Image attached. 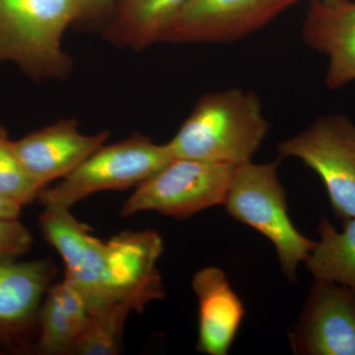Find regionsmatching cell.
I'll list each match as a JSON object with an SVG mask.
<instances>
[{
	"label": "cell",
	"instance_id": "obj_22",
	"mask_svg": "<svg viewBox=\"0 0 355 355\" xmlns=\"http://www.w3.org/2000/svg\"><path fill=\"white\" fill-rule=\"evenodd\" d=\"M164 296H165V291H163L162 295H161L160 297H159L158 299H155V300H160V299L164 298ZM149 303H150V302H149ZM147 304H148V303H144V304H140V306H141V307L144 308V307H146V306Z\"/></svg>",
	"mask_w": 355,
	"mask_h": 355
},
{
	"label": "cell",
	"instance_id": "obj_17",
	"mask_svg": "<svg viewBox=\"0 0 355 355\" xmlns=\"http://www.w3.org/2000/svg\"><path fill=\"white\" fill-rule=\"evenodd\" d=\"M132 310L141 313L144 308L133 299H125L90 313L85 328L76 340L72 354H120L125 321Z\"/></svg>",
	"mask_w": 355,
	"mask_h": 355
},
{
	"label": "cell",
	"instance_id": "obj_1",
	"mask_svg": "<svg viewBox=\"0 0 355 355\" xmlns=\"http://www.w3.org/2000/svg\"><path fill=\"white\" fill-rule=\"evenodd\" d=\"M39 224L64 261V279L81 292L90 313L125 299L144 304L162 295L157 263L164 245L156 231L123 232L105 242L70 209L58 207H44Z\"/></svg>",
	"mask_w": 355,
	"mask_h": 355
},
{
	"label": "cell",
	"instance_id": "obj_19",
	"mask_svg": "<svg viewBox=\"0 0 355 355\" xmlns=\"http://www.w3.org/2000/svg\"><path fill=\"white\" fill-rule=\"evenodd\" d=\"M32 244L31 232L19 218L0 217V265L19 260Z\"/></svg>",
	"mask_w": 355,
	"mask_h": 355
},
{
	"label": "cell",
	"instance_id": "obj_21",
	"mask_svg": "<svg viewBox=\"0 0 355 355\" xmlns=\"http://www.w3.org/2000/svg\"><path fill=\"white\" fill-rule=\"evenodd\" d=\"M22 205L0 196V217L3 218H19Z\"/></svg>",
	"mask_w": 355,
	"mask_h": 355
},
{
	"label": "cell",
	"instance_id": "obj_4",
	"mask_svg": "<svg viewBox=\"0 0 355 355\" xmlns=\"http://www.w3.org/2000/svg\"><path fill=\"white\" fill-rule=\"evenodd\" d=\"M279 165V161L261 164L251 161L236 167L223 205L232 218L272 243L282 272L294 282L298 265L305 263L316 242L299 232L289 217Z\"/></svg>",
	"mask_w": 355,
	"mask_h": 355
},
{
	"label": "cell",
	"instance_id": "obj_20",
	"mask_svg": "<svg viewBox=\"0 0 355 355\" xmlns=\"http://www.w3.org/2000/svg\"><path fill=\"white\" fill-rule=\"evenodd\" d=\"M119 0H78L79 15L76 24H106Z\"/></svg>",
	"mask_w": 355,
	"mask_h": 355
},
{
	"label": "cell",
	"instance_id": "obj_6",
	"mask_svg": "<svg viewBox=\"0 0 355 355\" xmlns=\"http://www.w3.org/2000/svg\"><path fill=\"white\" fill-rule=\"evenodd\" d=\"M280 158L299 159L323 182L336 218L355 217V123L329 114L279 142Z\"/></svg>",
	"mask_w": 355,
	"mask_h": 355
},
{
	"label": "cell",
	"instance_id": "obj_9",
	"mask_svg": "<svg viewBox=\"0 0 355 355\" xmlns=\"http://www.w3.org/2000/svg\"><path fill=\"white\" fill-rule=\"evenodd\" d=\"M289 340L295 354L355 355V291L316 279Z\"/></svg>",
	"mask_w": 355,
	"mask_h": 355
},
{
	"label": "cell",
	"instance_id": "obj_8",
	"mask_svg": "<svg viewBox=\"0 0 355 355\" xmlns=\"http://www.w3.org/2000/svg\"><path fill=\"white\" fill-rule=\"evenodd\" d=\"M301 0H191L166 28L161 43L223 44L265 27Z\"/></svg>",
	"mask_w": 355,
	"mask_h": 355
},
{
	"label": "cell",
	"instance_id": "obj_5",
	"mask_svg": "<svg viewBox=\"0 0 355 355\" xmlns=\"http://www.w3.org/2000/svg\"><path fill=\"white\" fill-rule=\"evenodd\" d=\"M167 144L135 133L128 139L103 146L55 187H46L38 200L43 207L70 209L99 191L137 188L173 160Z\"/></svg>",
	"mask_w": 355,
	"mask_h": 355
},
{
	"label": "cell",
	"instance_id": "obj_16",
	"mask_svg": "<svg viewBox=\"0 0 355 355\" xmlns=\"http://www.w3.org/2000/svg\"><path fill=\"white\" fill-rule=\"evenodd\" d=\"M319 241L305 261L315 279L335 282L355 291V217L343 220L338 231L322 217L317 228Z\"/></svg>",
	"mask_w": 355,
	"mask_h": 355
},
{
	"label": "cell",
	"instance_id": "obj_11",
	"mask_svg": "<svg viewBox=\"0 0 355 355\" xmlns=\"http://www.w3.org/2000/svg\"><path fill=\"white\" fill-rule=\"evenodd\" d=\"M55 275L51 259L0 265V345L24 343Z\"/></svg>",
	"mask_w": 355,
	"mask_h": 355
},
{
	"label": "cell",
	"instance_id": "obj_2",
	"mask_svg": "<svg viewBox=\"0 0 355 355\" xmlns=\"http://www.w3.org/2000/svg\"><path fill=\"white\" fill-rule=\"evenodd\" d=\"M268 132L260 97L231 88L200 98L168 146L174 159L236 168L253 161Z\"/></svg>",
	"mask_w": 355,
	"mask_h": 355
},
{
	"label": "cell",
	"instance_id": "obj_12",
	"mask_svg": "<svg viewBox=\"0 0 355 355\" xmlns=\"http://www.w3.org/2000/svg\"><path fill=\"white\" fill-rule=\"evenodd\" d=\"M301 34L306 46L328 58L327 87L355 81V0H312Z\"/></svg>",
	"mask_w": 355,
	"mask_h": 355
},
{
	"label": "cell",
	"instance_id": "obj_14",
	"mask_svg": "<svg viewBox=\"0 0 355 355\" xmlns=\"http://www.w3.org/2000/svg\"><path fill=\"white\" fill-rule=\"evenodd\" d=\"M191 0H119L103 36L116 48L142 51L161 43L166 28Z\"/></svg>",
	"mask_w": 355,
	"mask_h": 355
},
{
	"label": "cell",
	"instance_id": "obj_15",
	"mask_svg": "<svg viewBox=\"0 0 355 355\" xmlns=\"http://www.w3.org/2000/svg\"><path fill=\"white\" fill-rule=\"evenodd\" d=\"M89 315L90 311L85 298L71 282L64 279L53 284L40 308L36 354H72Z\"/></svg>",
	"mask_w": 355,
	"mask_h": 355
},
{
	"label": "cell",
	"instance_id": "obj_18",
	"mask_svg": "<svg viewBox=\"0 0 355 355\" xmlns=\"http://www.w3.org/2000/svg\"><path fill=\"white\" fill-rule=\"evenodd\" d=\"M42 191L26 171L16 153L14 140L0 123V196L24 207L38 198Z\"/></svg>",
	"mask_w": 355,
	"mask_h": 355
},
{
	"label": "cell",
	"instance_id": "obj_10",
	"mask_svg": "<svg viewBox=\"0 0 355 355\" xmlns=\"http://www.w3.org/2000/svg\"><path fill=\"white\" fill-rule=\"evenodd\" d=\"M110 132L84 135L74 119H62L18 140L14 147L26 171L42 190L71 174L109 139Z\"/></svg>",
	"mask_w": 355,
	"mask_h": 355
},
{
	"label": "cell",
	"instance_id": "obj_13",
	"mask_svg": "<svg viewBox=\"0 0 355 355\" xmlns=\"http://www.w3.org/2000/svg\"><path fill=\"white\" fill-rule=\"evenodd\" d=\"M191 286L198 304V352L227 355L244 319V304L225 272L207 266L193 275Z\"/></svg>",
	"mask_w": 355,
	"mask_h": 355
},
{
	"label": "cell",
	"instance_id": "obj_7",
	"mask_svg": "<svg viewBox=\"0 0 355 355\" xmlns=\"http://www.w3.org/2000/svg\"><path fill=\"white\" fill-rule=\"evenodd\" d=\"M235 168L191 159H173L135 188L121 207V217L155 211L184 219L223 205Z\"/></svg>",
	"mask_w": 355,
	"mask_h": 355
},
{
	"label": "cell",
	"instance_id": "obj_23",
	"mask_svg": "<svg viewBox=\"0 0 355 355\" xmlns=\"http://www.w3.org/2000/svg\"><path fill=\"white\" fill-rule=\"evenodd\" d=\"M320 1L331 2V1H336V0H320Z\"/></svg>",
	"mask_w": 355,
	"mask_h": 355
},
{
	"label": "cell",
	"instance_id": "obj_3",
	"mask_svg": "<svg viewBox=\"0 0 355 355\" xmlns=\"http://www.w3.org/2000/svg\"><path fill=\"white\" fill-rule=\"evenodd\" d=\"M78 15V0H0V64L37 83L67 78L73 62L62 42Z\"/></svg>",
	"mask_w": 355,
	"mask_h": 355
}]
</instances>
